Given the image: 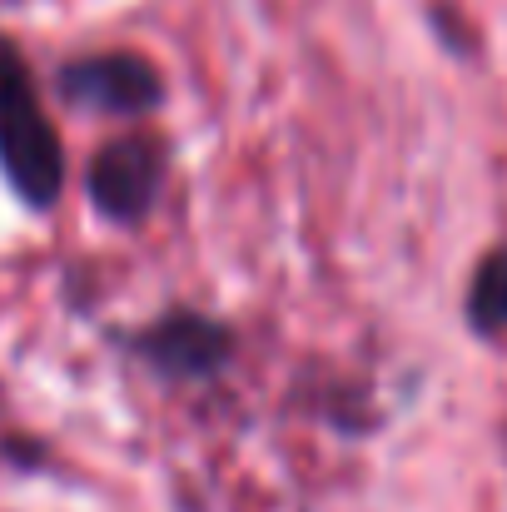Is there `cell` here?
I'll list each match as a JSON object with an SVG mask.
<instances>
[{
	"instance_id": "obj_1",
	"label": "cell",
	"mask_w": 507,
	"mask_h": 512,
	"mask_svg": "<svg viewBox=\"0 0 507 512\" xmlns=\"http://www.w3.org/2000/svg\"><path fill=\"white\" fill-rule=\"evenodd\" d=\"M0 174L25 209H50L65 189V150L40 105L15 40L0 35Z\"/></svg>"
},
{
	"instance_id": "obj_2",
	"label": "cell",
	"mask_w": 507,
	"mask_h": 512,
	"mask_svg": "<svg viewBox=\"0 0 507 512\" xmlns=\"http://www.w3.org/2000/svg\"><path fill=\"white\" fill-rule=\"evenodd\" d=\"M160 179H165V150L145 135H125L90 160L85 189L110 224H140L160 199Z\"/></svg>"
},
{
	"instance_id": "obj_3",
	"label": "cell",
	"mask_w": 507,
	"mask_h": 512,
	"mask_svg": "<svg viewBox=\"0 0 507 512\" xmlns=\"http://www.w3.org/2000/svg\"><path fill=\"white\" fill-rule=\"evenodd\" d=\"M60 95L95 115H145L160 105L165 85L145 55H80L60 70Z\"/></svg>"
},
{
	"instance_id": "obj_4",
	"label": "cell",
	"mask_w": 507,
	"mask_h": 512,
	"mask_svg": "<svg viewBox=\"0 0 507 512\" xmlns=\"http://www.w3.org/2000/svg\"><path fill=\"white\" fill-rule=\"evenodd\" d=\"M165 378H209L229 363V334L204 314H169L130 343Z\"/></svg>"
},
{
	"instance_id": "obj_5",
	"label": "cell",
	"mask_w": 507,
	"mask_h": 512,
	"mask_svg": "<svg viewBox=\"0 0 507 512\" xmlns=\"http://www.w3.org/2000/svg\"><path fill=\"white\" fill-rule=\"evenodd\" d=\"M468 324L488 339L507 334V249L488 254V264L478 269V279L468 289Z\"/></svg>"
}]
</instances>
